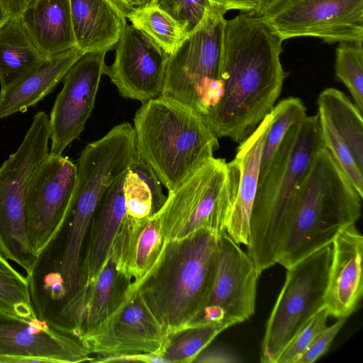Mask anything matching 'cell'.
Listing matches in <instances>:
<instances>
[{"label": "cell", "mask_w": 363, "mask_h": 363, "mask_svg": "<svg viewBox=\"0 0 363 363\" xmlns=\"http://www.w3.org/2000/svg\"><path fill=\"white\" fill-rule=\"evenodd\" d=\"M282 43L263 16L242 12L225 19L222 96L203 117L218 138L241 143L271 112L287 76L280 60Z\"/></svg>", "instance_id": "cell-1"}, {"label": "cell", "mask_w": 363, "mask_h": 363, "mask_svg": "<svg viewBox=\"0 0 363 363\" xmlns=\"http://www.w3.org/2000/svg\"><path fill=\"white\" fill-rule=\"evenodd\" d=\"M217 246L218 235L207 229L164 242L145 275L128 284L167 341L186 330L202 310L213 277Z\"/></svg>", "instance_id": "cell-2"}, {"label": "cell", "mask_w": 363, "mask_h": 363, "mask_svg": "<svg viewBox=\"0 0 363 363\" xmlns=\"http://www.w3.org/2000/svg\"><path fill=\"white\" fill-rule=\"evenodd\" d=\"M362 199L330 152L321 149L291 203L277 263L290 268L331 244L358 220Z\"/></svg>", "instance_id": "cell-3"}, {"label": "cell", "mask_w": 363, "mask_h": 363, "mask_svg": "<svg viewBox=\"0 0 363 363\" xmlns=\"http://www.w3.org/2000/svg\"><path fill=\"white\" fill-rule=\"evenodd\" d=\"M323 147L318 115L306 116L287 131L258 180L247 253L259 276L277 263L292 200Z\"/></svg>", "instance_id": "cell-4"}, {"label": "cell", "mask_w": 363, "mask_h": 363, "mask_svg": "<svg viewBox=\"0 0 363 363\" xmlns=\"http://www.w3.org/2000/svg\"><path fill=\"white\" fill-rule=\"evenodd\" d=\"M133 121L136 155L169 192L213 157L219 147L200 113L168 96L143 103Z\"/></svg>", "instance_id": "cell-5"}, {"label": "cell", "mask_w": 363, "mask_h": 363, "mask_svg": "<svg viewBox=\"0 0 363 363\" xmlns=\"http://www.w3.org/2000/svg\"><path fill=\"white\" fill-rule=\"evenodd\" d=\"M239 178L233 160L214 157L204 162L174 191L152 216L160 224L164 242L179 240L207 229L225 232Z\"/></svg>", "instance_id": "cell-6"}, {"label": "cell", "mask_w": 363, "mask_h": 363, "mask_svg": "<svg viewBox=\"0 0 363 363\" xmlns=\"http://www.w3.org/2000/svg\"><path fill=\"white\" fill-rule=\"evenodd\" d=\"M212 5L199 25L169 55L162 95L193 108L202 117L218 103L224 14Z\"/></svg>", "instance_id": "cell-7"}, {"label": "cell", "mask_w": 363, "mask_h": 363, "mask_svg": "<svg viewBox=\"0 0 363 363\" xmlns=\"http://www.w3.org/2000/svg\"><path fill=\"white\" fill-rule=\"evenodd\" d=\"M49 118L38 112L17 150L0 167V252L28 274L35 260L27 238L25 194L28 182L49 155Z\"/></svg>", "instance_id": "cell-8"}, {"label": "cell", "mask_w": 363, "mask_h": 363, "mask_svg": "<svg viewBox=\"0 0 363 363\" xmlns=\"http://www.w3.org/2000/svg\"><path fill=\"white\" fill-rule=\"evenodd\" d=\"M332 245H327L287 269L267 322L260 361L277 363L300 330L325 307Z\"/></svg>", "instance_id": "cell-9"}, {"label": "cell", "mask_w": 363, "mask_h": 363, "mask_svg": "<svg viewBox=\"0 0 363 363\" xmlns=\"http://www.w3.org/2000/svg\"><path fill=\"white\" fill-rule=\"evenodd\" d=\"M259 277L247 252L225 232L218 234L208 294L202 310L188 328L211 325L224 330L248 320L255 310Z\"/></svg>", "instance_id": "cell-10"}, {"label": "cell", "mask_w": 363, "mask_h": 363, "mask_svg": "<svg viewBox=\"0 0 363 363\" xmlns=\"http://www.w3.org/2000/svg\"><path fill=\"white\" fill-rule=\"evenodd\" d=\"M77 165L67 157L49 154L31 177L25 194L28 245L35 257L62 228L77 183Z\"/></svg>", "instance_id": "cell-11"}, {"label": "cell", "mask_w": 363, "mask_h": 363, "mask_svg": "<svg viewBox=\"0 0 363 363\" xmlns=\"http://www.w3.org/2000/svg\"><path fill=\"white\" fill-rule=\"evenodd\" d=\"M79 340L96 355L93 362L125 355H161L167 342L158 323L128 284L113 311Z\"/></svg>", "instance_id": "cell-12"}, {"label": "cell", "mask_w": 363, "mask_h": 363, "mask_svg": "<svg viewBox=\"0 0 363 363\" xmlns=\"http://www.w3.org/2000/svg\"><path fill=\"white\" fill-rule=\"evenodd\" d=\"M282 40L363 41V0H284L263 16Z\"/></svg>", "instance_id": "cell-13"}, {"label": "cell", "mask_w": 363, "mask_h": 363, "mask_svg": "<svg viewBox=\"0 0 363 363\" xmlns=\"http://www.w3.org/2000/svg\"><path fill=\"white\" fill-rule=\"evenodd\" d=\"M106 51L83 54L63 78L49 118L51 147L49 154L62 155L78 139L94 107L101 76L106 67Z\"/></svg>", "instance_id": "cell-14"}, {"label": "cell", "mask_w": 363, "mask_h": 363, "mask_svg": "<svg viewBox=\"0 0 363 363\" xmlns=\"http://www.w3.org/2000/svg\"><path fill=\"white\" fill-rule=\"evenodd\" d=\"M74 335L38 319L0 313V363L93 362Z\"/></svg>", "instance_id": "cell-15"}, {"label": "cell", "mask_w": 363, "mask_h": 363, "mask_svg": "<svg viewBox=\"0 0 363 363\" xmlns=\"http://www.w3.org/2000/svg\"><path fill=\"white\" fill-rule=\"evenodd\" d=\"M104 74L126 99L142 104L162 95L169 54L132 24L124 26Z\"/></svg>", "instance_id": "cell-16"}, {"label": "cell", "mask_w": 363, "mask_h": 363, "mask_svg": "<svg viewBox=\"0 0 363 363\" xmlns=\"http://www.w3.org/2000/svg\"><path fill=\"white\" fill-rule=\"evenodd\" d=\"M317 104L323 145L363 197L362 113L342 91L333 87L320 93Z\"/></svg>", "instance_id": "cell-17"}, {"label": "cell", "mask_w": 363, "mask_h": 363, "mask_svg": "<svg viewBox=\"0 0 363 363\" xmlns=\"http://www.w3.org/2000/svg\"><path fill=\"white\" fill-rule=\"evenodd\" d=\"M331 245L325 307L329 315L347 318L362 296L363 237L353 224L340 231Z\"/></svg>", "instance_id": "cell-18"}, {"label": "cell", "mask_w": 363, "mask_h": 363, "mask_svg": "<svg viewBox=\"0 0 363 363\" xmlns=\"http://www.w3.org/2000/svg\"><path fill=\"white\" fill-rule=\"evenodd\" d=\"M270 122L269 113L255 130L240 143L233 159L238 167L239 178L225 232L239 245L247 246L249 242L250 218L259 180L261 154Z\"/></svg>", "instance_id": "cell-19"}, {"label": "cell", "mask_w": 363, "mask_h": 363, "mask_svg": "<svg viewBox=\"0 0 363 363\" xmlns=\"http://www.w3.org/2000/svg\"><path fill=\"white\" fill-rule=\"evenodd\" d=\"M125 172L106 190L94 213L82 261V289L97 278L108 261L116 235L126 216L123 193Z\"/></svg>", "instance_id": "cell-20"}, {"label": "cell", "mask_w": 363, "mask_h": 363, "mask_svg": "<svg viewBox=\"0 0 363 363\" xmlns=\"http://www.w3.org/2000/svg\"><path fill=\"white\" fill-rule=\"evenodd\" d=\"M164 238L153 216L135 219L125 216L113 242L111 255L128 282L140 280L157 259Z\"/></svg>", "instance_id": "cell-21"}, {"label": "cell", "mask_w": 363, "mask_h": 363, "mask_svg": "<svg viewBox=\"0 0 363 363\" xmlns=\"http://www.w3.org/2000/svg\"><path fill=\"white\" fill-rule=\"evenodd\" d=\"M128 283L110 255L97 278L83 287L67 318V331L78 339L96 327L114 309Z\"/></svg>", "instance_id": "cell-22"}, {"label": "cell", "mask_w": 363, "mask_h": 363, "mask_svg": "<svg viewBox=\"0 0 363 363\" xmlns=\"http://www.w3.org/2000/svg\"><path fill=\"white\" fill-rule=\"evenodd\" d=\"M73 32L84 53L115 48L126 17L109 0H69Z\"/></svg>", "instance_id": "cell-23"}, {"label": "cell", "mask_w": 363, "mask_h": 363, "mask_svg": "<svg viewBox=\"0 0 363 363\" xmlns=\"http://www.w3.org/2000/svg\"><path fill=\"white\" fill-rule=\"evenodd\" d=\"M83 54L75 47L54 55L21 81L0 91V119L25 112L48 95Z\"/></svg>", "instance_id": "cell-24"}, {"label": "cell", "mask_w": 363, "mask_h": 363, "mask_svg": "<svg viewBox=\"0 0 363 363\" xmlns=\"http://www.w3.org/2000/svg\"><path fill=\"white\" fill-rule=\"evenodd\" d=\"M21 16L28 33L48 59L77 47L69 0H39Z\"/></svg>", "instance_id": "cell-25"}, {"label": "cell", "mask_w": 363, "mask_h": 363, "mask_svg": "<svg viewBox=\"0 0 363 363\" xmlns=\"http://www.w3.org/2000/svg\"><path fill=\"white\" fill-rule=\"evenodd\" d=\"M48 60L28 33L21 16H11L0 28V91L21 81Z\"/></svg>", "instance_id": "cell-26"}, {"label": "cell", "mask_w": 363, "mask_h": 363, "mask_svg": "<svg viewBox=\"0 0 363 363\" xmlns=\"http://www.w3.org/2000/svg\"><path fill=\"white\" fill-rule=\"evenodd\" d=\"M161 184L152 169L136 156L124 177L126 216L144 219L155 215L167 199Z\"/></svg>", "instance_id": "cell-27"}, {"label": "cell", "mask_w": 363, "mask_h": 363, "mask_svg": "<svg viewBox=\"0 0 363 363\" xmlns=\"http://www.w3.org/2000/svg\"><path fill=\"white\" fill-rule=\"evenodd\" d=\"M170 55L185 37V30L159 5L158 0H149L135 7L126 18Z\"/></svg>", "instance_id": "cell-28"}, {"label": "cell", "mask_w": 363, "mask_h": 363, "mask_svg": "<svg viewBox=\"0 0 363 363\" xmlns=\"http://www.w3.org/2000/svg\"><path fill=\"white\" fill-rule=\"evenodd\" d=\"M270 113L271 122L261 154L259 179L267 171L287 131L307 116L303 102L300 98L294 96L279 101Z\"/></svg>", "instance_id": "cell-29"}, {"label": "cell", "mask_w": 363, "mask_h": 363, "mask_svg": "<svg viewBox=\"0 0 363 363\" xmlns=\"http://www.w3.org/2000/svg\"><path fill=\"white\" fill-rule=\"evenodd\" d=\"M0 252V313L26 318H37L26 276L13 268Z\"/></svg>", "instance_id": "cell-30"}, {"label": "cell", "mask_w": 363, "mask_h": 363, "mask_svg": "<svg viewBox=\"0 0 363 363\" xmlns=\"http://www.w3.org/2000/svg\"><path fill=\"white\" fill-rule=\"evenodd\" d=\"M363 41L340 42L336 48L335 75L363 112Z\"/></svg>", "instance_id": "cell-31"}, {"label": "cell", "mask_w": 363, "mask_h": 363, "mask_svg": "<svg viewBox=\"0 0 363 363\" xmlns=\"http://www.w3.org/2000/svg\"><path fill=\"white\" fill-rule=\"evenodd\" d=\"M222 331L221 328L211 325L188 328L167 341L161 356L167 363L193 362Z\"/></svg>", "instance_id": "cell-32"}, {"label": "cell", "mask_w": 363, "mask_h": 363, "mask_svg": "<svg viewBox=\"0 0 363 363\" xmlns=\"http://www.w3.org/2000/svg\"><path fill=\"white\" fill-rule=\"evenodd\" d=\"M328 316L326 307L313 315L284 350L277 363H298L314 340L327 327Z\"/></svg>", "instance_id": "cell-33"}, {"label": "cell", "mask_w": 363, "mask_h": 363, "mask_svg": "<svg viewBox=\"0 0 363 363\" xmlns=\"http://www.w3.org/2000/svg\"><path fill=\"white\" fill-rule=\"evenodd\" d=\"M158 2L186 34L199 25L212 6L209 0H158Z\"/></svg>", "instance_id": "cell-34"}, {"label": "cell", "mask_w": 363, "mask_h": 363, "mask_svg": "<svg viewBox=\"0 0 363 363\" xmlns=\"http://www.w3.org/2000/svg\"><path fill=\"white\" fill-rule=\"evenodd\" d=\"M345 320L346 318H338L334 324L327 326L314 340L298 363H313L325 354Z\"/></svg>", "instance_id": "cell-35"}, {"label": "cell", "mask_w": 363, "mask_h": 363, "mask_svg": "<svg viewBox=\"0 0 363 363\" xmlns=\"http://www.w3.org/2000/svg\"><path fill=\"white\" fill-rule=\"evenodd\" d=\"M236 356L223 347L205 348L193 362L196 363H233L238 362Z\"/></svg>", "instance_id": "cell-36"}, {"label": "cell", "mask_w": 363, "mask_h": 363, "mask_svg": "<svg viewBox=\"0 0 363 363\" xmlns=\"http://www.w3.org/2000/svg\"><path fill=\"white\" fill-rule=\"evenodd\" d=\"M212 5L222 9L225 12L237 9L254 13L257 9L260 0H209Z\"/></svg>", "instance_id": "cell-37"}, {"label": "cell", "mask_w": 363, "mask_h": 363, "mask_svg": "<svg viewBox=\"0 0 363 363\" xmlns=\"http://www.w3.org/2000/svg\"><path fill=\"white\" fill-rule=\"evenodd\" d=\"M147 362L167 363L161 355L155 353L125 355L109 357L102 359L100 362Z\"/></svg>", "instance_id": "cell-38"}, {"label": "cell", "mask_w": 363, "mask_h": 363, "mask_svg": "<svg viewBox=\"0 0 363 363\" xmlns=\"http://www.w3.org/2000/svg\"><path fill=\"white\" fill-rule=\"evenodd\" d=\"M6 9L13 16H21L28 8L39 0H0Z\"/></svg>", "instance_id": "cell-39"}, {"label": "cell", "mask_w": 363, "mask_h": 363, "mask_svg": "<svg viewBox=\"0 0 363 363\" xmlns=\"http://www.w3.org/2000/svg\"><path fill=\"white\" fill-rule=\"evenodd\" d=\"M284 1V0H260L259 5L254 14L263 16Z\"/></svg>", "instance_id": "cell-40"}, {"label": "cell", "mask_w": 363, "mask_h": 363, "mask_svg": "<svg viewBox=\"0 0 363 363\" xmlns=\"http://www.w3.org/2000/svg\"><path fill=\"white\" fill-rule=\"evenodd\" d=\"M125 17L135 8L131 6L128 0H109Z\"/></svg>", "instance_id": "cell-41"}, {"label": "cell", "mask_w": 363, "mask_h": 363, "mask_svg": "<svg viewBox=\"0 0 363 363\" xmlns=\"http://www.w3.org/2000/svg\"><path fill=\"white\" fill-rule=\"evenodd\" d=\"M11 16H12L0 1V28H1Z\"/></svg>", "instance_id": "cell-42"}, {"label": "cell", "mask_w": 363, "mask_h": 363, "mask_svg": "<svg viewBox=\"0 0 363 363\" xmlns=\"http://www.w3.org/2000/svg\"><path fill=\"white\" fill-rule=\"evenodd\" d=\"M149 0H128L130 4L133 6L134 8L139 7L144 5Z\"/></svg>", "instance_id": "cell-43"}]
</instances>
